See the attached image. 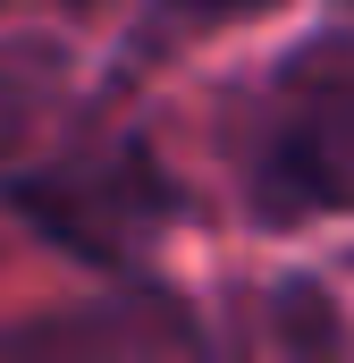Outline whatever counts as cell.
Listing matches in <instances>:
<instances>
[{
    "label": "cell",
    "mask_w": 354,
    "mask_h": 363,
    "mask_svg": "<svg viewBox=\"0 0 354 363\" xmlns=\"http://www.w3.org/2000/svg\"><path fill=\"white\" fill-rule=\"evenodd\" d=\"M0 203L85 262H127L177 211L144 135L51 43H0Z\"/></svg>",
    "instance_id": "1"
},
{
    "label": "cell",
    "mask_w": 354,
    "mask_h": 363,
    "mask_svg": "<svg viewBox=\"0 0 354 363\" xmlns=\"http://www.w3.org/2000/svg\"><path fill=\"white\" fill-rule=\"evenodd\" d=\"M0 347H34V355H59V347H185V321H177V313H152L144 296H118V313L34 321V330H8Z\"/></svg>",
    "instance_id": "3"
},
{
    "label": "cell",
    "mask_w": 354,
    "mask_h": 363,
    "mask_svg": "<svg viewBox=\"0 0 354 363\" xmlns=\"http://www.w3.org/2000/svg\"><path fill=\"white\" fill-rule=\"evenodd\" d=\"M161 17H185V26H211V17H253L270 0H152Z\"/></svg>",
    "instance_id": "4"
},
{
    "label": "cell",
    "mask_w": 354,
    "mask_h": 363,
    "mask_svg": "<svg viewBox=\"0 0 354 363\" xmlns=\"http://www.w3.org/2000/svg\"><path fill=\"white\" fill-rule=\"evenodd\" d=\"M219 135L245 203L270 228L354 220V34L295 43L278 68L236 85Z\"/></svg>",
    "instance_id": "2"
}]
</instances>
